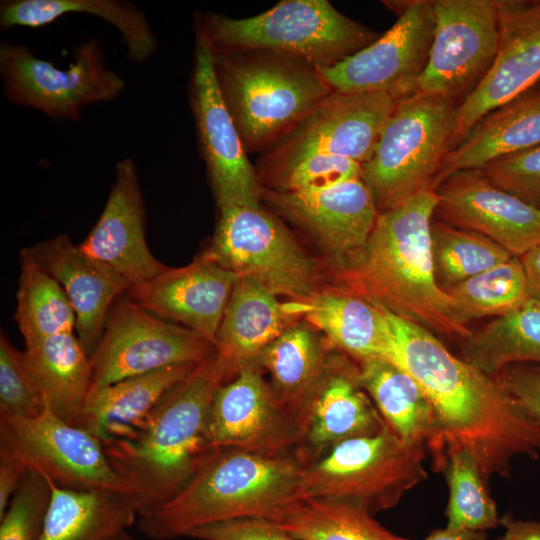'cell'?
<instances>
[{"label": "cell", "instance_id": "cell-1", "mask_svg": "<svg viewBox=\"0 0 540 540\" xmlns=\"http://www.w3.org/2000/svg\"><path fill=\"white\" fill-rule=\"evenodd\" d=\"M387 314L394 332L391 361L419 383L437 414L439 432L429 446L436 469L464 450L487 482L508 476L515 457L539 455L540 424L497 376L453 355L428 329Z\"/></svg>", "mask_w": 540, "mask_h": 540}, {"label": "cell", "instance_id": "cell-2", "mask_svg": "<svg viewBox=\"0 0 540 540\" xmlns=\"http://www.w3.org/2000/svg\"><path fill=\"white\" fill-rule=\"evenodd\" d=\"M435 190L422 191L379 213L364 247L332 265L335 287L418 324L464 341L471 330L435 277L431 223Z\"/></svg>", "mask_w": 540, "mask_h": 540}, {"label": "cell", "instance_id": "cell-3", "mask_svg": "<svg viewBox=\"0 0 540 540\" xmlns=\"http://www.w3.org/2000/svg\"><path fill=\"white\" fill-rule=\"evenodd\" d=\"M306 467L294 450L213 449L175 496L139 515L138 529L152 540H171L233 518L269 519L302 498Z\"/></svg>", "mask_w": 540, "mask_h": 540}, {"label": "cell", "instance_id": "cell-4", "mask_svg": "<svg viewBox=\"0 0 540 540\" xmlns=\"http://www.w3.org/2000/svg\"><path fill=\"white\" fill-rule=\"evenodd\" d=\"M223 382L215 354L168 390L132 435L103 444L113 467L144 498L146 510L175 496L213 450L209 413Z\"/></svg>", "mask_w": 540, "mask_h": 540}, {"label": "cell", "instance_id": "cell-5", "mask_svg": "<svg viewBox=\"0 0 540 540\" xmlns=\"http://www.w3.org/2000/svg\"><path fill=\"white\" fill-rule=\"evenodd\" d=\"M244 51L213 48L224 101L245 150L254 151L281 139L332 90L316 68L298 59Z\"/></svg>", "mask_w": 540, "mask_h": 540}, {"label": "cell", "instance_id": "cell-6", "mask_svg": "<svg viewBox=\"0 0 540 540\" xmlns=\"http://www.w3.org/2000/svg\"><path fill=\"white\" fill-rule=\"evenodd\" d=\"M197 29L213 48L274 52L316 69L332 66L376 39L326 0H286L242 19L208 13L197 21Z\"/></svg>", "mask_w": 540, "mask_h": 540}, {"label": "cell", "instance_id": "cell-7", "mask_svg": "<svg viewBox=\"0 0 540 540\" xmlns=\"http://www.w3.org/2000/svg\"><path fill=\"white\" fill-rule=\"evenodd\" d=\"M459 103L415 92L397 100L361 180L382 213L410 197L433 190L448 152Z\"/></svg>", "mask_w": 540, "mask_h": 540}, {"label": "cell", "instance_id": "cell-8", "mask_svg": "<svg viewBox=\"0 0 540 540\" xmlns=\"http://www.w3.org/2000/svg\"><path fill=\"white\" fill-rule=\"evenodd\" d=\"M424 455L423 446L404 442L386 424L332 446L308 464L302 497L348 502L374 516L426 479Z\"/></svg>", "mask_w": 540, "mask_h": 540}, {"label": "cell", "instance_id": "cell-9", "mask_svg": "<svg viewBox=\"0 0 540 540\" xmlns=\"http://www.w3.org/2000/svg\"><path fill=\"white\" fill-rule=\"evenodd\" d=\"M0 77L9 102L72 122L84 107L112 101L126 88L125 80L107 67L94 37L75 48L66 69L37 57L23 44L2 41Z\"/></svg>", "mask_w": 540, "mask_h": 540}, {"label": "cell", "instance_id": "cell-10", "mask_svg": "<svg viewBox=\"0 0 540 540\" xmlns=\"http://www.w3.org/2000/svg\"><path fill=\"white\" fill-rule=\"evenodd\" d=\"M201 256L292 301L320 289L315 263L283 223L260 206L219 208L213 237Z\"/></svg>", "mask_w": 540, "mask_h": 540}, {"label": "cell", "instance_id": "cell-11", "mask_svg": "<svg viewBox=\"0 0 540 540\" xmlns=\"http://www.w3.org/2000/svg\"><path fill=\"white\" fill-rule=\"evenodd\" d=\"M0 450L60 488L141 495L110 463L99 439L55 415L47 404L34 418L0 416Z\"/></svg>", "mask_w": 540, "mask_h": 540}, {"label": "cell", "instance_id": "cell-12", "mask_svg": "<svg viewBox=\"0 0 540 540\" xmlns=\"http://www.w3.org/2000/svg\"><path fill=\"white\" fill-rule=\"evenodd\" d=\"M215 354L204 337L150 313L124 293L112 304L90 356V389L168 366L199 364Z\"/></svg>", "mask_w": 540, "mask_h": 540}, {"label": "cell", "instance_id": "cell-13", "mask_svg": "<svg viewBox=\"0 0 540 540\" xmlns=\"http://www.w3.org/2000/svg\"><path fill=\"white\" fill-rule=\"evenodd\" d=\"M435 27L416 92L460 103L483 80L499 47L496 0H433Z\"/></svg>", "mask_w": 540, "mask_h": 540}, {"label": "cell", "instance_id": "cell-14", "mask_svg": "<svg viewBox=\"0 0 540 540\" xmlns=\"http://www.w3.org/2000/svg\"><path fill=\"white\" fill-rule=\"evenodd\" d=\"M394 25L371 44L317 71L334 92H386L396 100L416 92L430 53L433 0L405 1Z\"/></svg>", "mask_w": 540, "mask_h": 540}, {"label": "cell", "instance_id": "cell-15", "mask_svg": "<svg viewBox=\"0 0 540 540\" xmlns=\"http://www.w3.org/2000/svg\"><path fill=\"white\" fill-rule=\"evenodd\" d=\"M190 101L202 155L219 208L258 207L261 189L215 72L213 48L196 29Z\"/></svg>", "mask_w": 540, "mask_h": 540}, {"label": "cell", "instance_id": "cell-16", "mask_svg": "<svg viewBox=\"0 0 540 540\" xmlns=\"http://www.w3.org/2000/svg\"><path fill=\"white\" fill-rule=\"evenodd\" d=\"M397 100L386 92L332 91L281 139L266 163L276 171L316 153L361 165L373 155Z\"/></svg>", "mask_w": 540, "mask_h": 540}, {"label": "cell", "instance_id": "cell-17", "mask_svg": "<svg viewBox=\"0 0 540 540\" xmlns=\"http://www.w3.org/2000/svg\"><path fill=\"white\" fill-rule=\"evenodd\" d=\"M499 47L478 86L458 105L449 149L486 114L531 90L540 81V0H496Z\"/></svg>", "mask_w": 540, "mask_h": 540}, {"label": "cell", "instance_id": "cell-18", "mask_svg": "<svg viewBox=\"0 0 540 540\" xmlns=\"http://www.w3.org/2000/svg\"><path fill=\"white\" fill-rule=\"evenodd\" d=\"M258 364L242 368L216 389L208 420L211 449L238 448L261 453L293 451L298 424L277 400Z\"/></svg>", "mask_w": 540, "mask_h": 540}, {"label": "cell", "instance_id": "cell-19", "mask_svg": "<svg viewBox=\"0 0 540 540\" xmlns=\"http://www.w3.org/2000/svg\"><path fill=\"white\" fill-rule=\"evenodd\" d=\"M294 451L308 465L332 446L380 431L386 422L359 380V367L333 348L298 418Z\"/></svg>", "mask_w": 540, "mask_h": 540}, {"label": "cell", "instance_id": "cell-20", "mask_svg": "<svg viewBox=\"0 0 540 540\" xmlns=\"http://www.w3.org/2000/svg\"><path fill=\"white\" fill-rule=\"evenodd\" d=\"M445 223L479 233L519 257L540 244V209L499 188L481 169L461 170L435 189Z\"/></svg>", "mask_w": 540, "mask_h": 540}, {"label": "cell", "instance_id": "cell-21", "mask_svg": "<svg viewBox=\"0 0 540 540\" xmlns=\"http://www.w3.org/2000/svg\"><path fill=\"white\" fill-rule=\"evenodd\" d=\"M237 280L234 272L200 255L189 265L168 267L153 279L130 286L125 295L141 308L179 322L215 345Z\"/></svg>", "mask_w": 540, "mask_h": 540}, {"label": "cell", "instance_id": "cell-22", "mask_svg": "<svg viewBox=\"0 0 540 540\" xmlns=\"http://www.w3.org/2000/svg\"><path fill=\"white\" fill-rule=\"evenodd\" d=\"M79 247L130 286L147 282L168 268L153 256L146 242L144 203L132 159L116 163L105 207Z\"/></svg>", "mask_w": 540, "mask_h": 540}, {"label": "cell", "instance_id": "cell-23", "mask_svg": "<svg viewBox=\"0 0 540 540\" xmlns=\"http://www.w3.org/2000/svg\"><path fill=\"white\" fill-rule=\"evenodd\" d=\"M267 198L330 254L332 265L364 247L379 215L361 179L318 192L271 191Z\"/></svg>", "mask_w": 540, "mask_h": 540}, {"label": "cell", "instance_id": "cell-24", "mask_svg": "<svg viewBox=\"0 0 540 540\" xmlns=\"http://www.w3.org/2000/svg\"><path fill=\"white\" fill-rule=\"evenodd\" d=\"M63 288L75 313V333L89 357L96 349L114 301L130 287L106 264L85 253L68 235L25 247Z\"/></svg>", "mask_w": 540, "mask_h": 540}, {"label": "cell", "instance_id": "cell-25", "mask_svg": "<svg viewBox=\"0 0 540 540\" xmlns=\"http://www.w3.org/2000/svg\"><path fill=\"white\" fill-rule=\"evenodd\" d=\"M293 318L303 320L323 332L335 349L354 360L392 359L394 332L387 312L335 286L320 288L301 301L284 304Z\"/></svg>", "mask_w": 540, "mask_h": 540}, {"label": "cell", "instance_id": "cell-26", "mask_svg": "<svg viewBox=\"0 0 540 540\" xmlns=\"http://www.w3.org/2000/svg\"><path fill=\"white\" fill-rule=\"evenodd\" d=\"M277 295L251 277H238L215 342L224 382L257 364L265 348L293 322Z\"/></svg>", "mask_w": 540, "mask_h": 540}, {"label": "cell", "instance_id": "cell-27", "mask_svg": "<svg viewBox=\"0 0 540 540\" xmlns=\"http://www.w3.org/2000/svg\"><path fill=\"white\" fill-rule=\"evenodd\" d=\"M540 144V90L532 88L482 117L445 155L432 189L461 170L481 169Z\"/></svg>", "mask_w": 540, "mask_h": 540}, {"label": "cell", "instance_id": "cell-28", "mask_svg": "<svg viewBox=\"0 0 540 540\" xmlns=\"http://www.w3.org/2000/svg\"><path fill=\"white\" fill-rule=\"evenodd\" d=\"M198 364L168 366L90 389L73 424L88 431L102 444L127 438L173 386Z\"/></svg>", "mask_w": 540, "mask_h": 540}, {"label": "cell", "instance_id": "cell-29", "mask_svg": "<svg viewBox=\"0 0 540 540\" xmlns=\"http://www.w3.org/2000/svg\"><path fill=\"white\" fill-rule=\"evenodd\" d=\"M51 486L52 498L39 540H125L128 529L147 508L136 493L75 491L52 482Z\"/></svg>", "mask_w": 540, "mask_h": 540}, {"label": "cell", "instance_id": "cell-30", "mask_svg": "<svg viewBox=\"0 0 540 540\" xmlns=\"http://www.w3.org/2000/svg\"><path fill=\"white\" fill-rule=\"evenodd\" d=\"M362 388L389 428L404 442L430 446L439 432L436 411L419 383L396 363L372 358L358 362Z\"/></svg>", "mask_w": 540, "mask_h": 540}, {"label": "cell", "instance_id": "cell-31", "mask_svg": "<svg viewBox=\"0 0 540 540\" xmlns=\"http://www.w3.org/2000/svg\"><path fill=\"white\" fill-rule=\"evenodd\" d=\"M68 13L100 17L120 32L128 58L137 63L157 51L158 42L145 14L123 0H5L0 5V27L38 28Z\"/></svg>", "mask_w": 540, "mask_h": 540}, {"label": "cell", "instance_id": "cell-32", "mask_svg": "<svg viewBox=\"0 0 540 540\" xmlns=\"http://www.w3.org/2000/svg\"><path fill=\"white\" fill-rule=\"evenodd\" d=\"M333 348L305 321L292 322L259 356L274 395L296 421Z\"/></svg>", "mask_w": 540, "mask_h": 540}, {"label": "cell", "instance_id": "cell-33", "mask_svg": "<svg viewBox=\"0 0 540 540\" xmlns=\"http://www.w3.org/2000/svg\"><path fill=\"white\" fill-rule=\"evenodd\" d=\"M49 409L68 423L77 419L91 386L90 357L75 332L45 338L23 351Z\"/></svg>", "mask_w": 540, "mask_h": 540}, {"label": "cell", "instance_id": "cell-34", "mask_svg": "<svg viewBox=\"0 0 540 540\" xmlns=\"http://www.w3.org/2000/svg\"><path fill=\"white\" fill-rule=\"evenodd\" d=\"M462 359L491 376L509 365L540 363V297L531 294L514 311L472 331Z\"/></svg>", "mask_w": 540, "mask_h": 540}, {"label": "cell", "instance_id": "cell-35", "mask_svg": "<svg viewBox=\"0 0 540 540\" xmlns=\"http://www.w3.org/2000/svg\"><path fill=\"white\" fill-rule=\"evenodd\" d=\"M269 520L301 540H411L392 533L361 507L327 498H299Z\"/></svg>", "mask_w": 540, "mask_h": 540}, {"label": "cell", "instance_id": "cell-36", "mask_svg": "<svg viewBox=\"0 0 540 540\" xmlns=\"http://www.w3.org/2000/svg\"><path fill=\"white\" fill-rule=\"evenodd\" d=\"M16 292L15 320L25 346L45 338L75 332L74 310L60 284L23 248Z\"/></svg>", "mask_w": 540, "mask_h": 540}, {"label": "cell", "instance_id": "cell-37", "mask_svg": "<svg viewBox=\"0 0 540 540\" xmlns=\"http://www.w3.org/2000/svg\"><path fill=\"white\" fill-rule=\"evenodd\" d=\"M444 290L465 325L473 319L508 314L531 295L523 266L515 256Z\"/></svg>", "mask_w": 540, "mask_h": 540}, {"label": "cell", "instance_id": "cell-38", "mask_svg": "<svg viewBox=\"0 0 540 540\" xmlns=\"http://www.w3.org/2000/svg\"><path fill=\"white\" fill-rule=\"evenodd\" d=\"M431 248L435 277L443 290L513 257L479 233L434 219L431 223Z\"/></svg>", "mask_w": 540, "mask_h": 540}, {"label": "cell", "instance_id": "cell-39", "mask_svg": "<svg viewBox=\"0 0 540 540\" xmlns=\"http://www.w3.org/2000/svg\"><path fill=\"white\" fill-rule=\"evenodd\" d=\"M449 486L446 527L486 532L500 524L495 501L475 459L466 451L451 454L443 467Z\"/></svg>", "mask_w": 540, "mask_h": 540}, {"label": "cell", "instance_id": "cell-40", "mask_svg": "<svg viewBox=\"0 0 540 540\" xmlns=\"http://www.w3.org/2000/svg\"><path fill=\"white\" fill-rule=\"evenodd\" d=\"M51 498L50 480L28 468L0 517V540H39Z\"/></svg>", "mask_w": 540, "mask_h": 540}, {"label": "cell", "instance_id": "cell-41", "mask_svg": "<svg viewBox=\"0 0 540 540\" xmlns=\"http://www.w3.org/2000/svg\"><path fill=\"white\" fill-rule=\"evenodd\" d=\"M46 408L45 398L31 375L24 353L0 334V416L29 419Z\"/></svg>", "mask_w": 540, "mask_h": 540}, {"label": "cell", "instance_id": "cell-42", "mask_svg": "<svg viewBox=\"0 0 540 540\" xmlns=\"http://www.w3.org/2000/svg\"><path fill=\"white\" fill-rule=\"evenodd\" d=\"M362 165L347 157L316 153L278 170L277 190L318 192L361 179Z\"/></svg>", "mask_w": 540, "mask_h": 540}, {"label": "cell", "instance_id": "cell-43", "mask_svg": "<svg viewBox=\"0 0 540 540\" xmlns=\"http://www.w3.org/2000/svg\"><path fill=\"white\" fill-rule=\"evenodd\" d=\"M481 170L499 188L540 209V144L497 159Z\"/></svg>", "mask_w": 540, "mask_h": 540}, {"label": "cell", "instance_id": "cell-44", "mask_svg": "<svg viewBox=\"0 0 540 540\" xmlns=\"http://www.w3.org/2000/svg\"><path fill=\"white\" fill-rule=\"evenodd\" d=\"M187 537L197 540H301L262 517H240L211 523L193 529Z\"/></svg>", "mask_w": 540, "mask_h": 540}, {"label": "cell", "instance_id": "cell-45", "mask_svg": "<svg viewBox=\"0 0 540 540\" xmlns=\"http://www.w3.org/2000/svg\"><path fill=\"white\" fill-rule=\"evenodd\" d=\"M496 376L520 406L540 424V367L513 364Z\"/></svg>", "mask_w": 540, "mask_h": 540}, {"label": "cell", "instance_id": "cell-46", "mask_svg": "<svg viewBox=\"0 0 540 540\" xmlns=\"http://www.w3.org/2000/svg\"><path fill=\"white\" fill-rule=\"evenodd\" d=\"M27 469L16 457L0 450V517L5 513Z\"/></svg>", "mask_w": 540, "mask_h": 540}, {"label": "cell", "instance_id": "cell-47", "mask_svg": "<svg viewBox=\"0 0 540 540\" xmlns=\"http://www.w3.org/2000/svg\"><path fill=\"white\" fill-rule=\"evenodd\" d=\"M503 532L498 540H540V522L521 520L507 514L500 518Z\"/></svg>", "mask_w": 540, "mask_h": 540}, {"label": "cell", "instance_id": "cell-48", "mask_svg": "<svg viewBox=\"0 0 540 540\" xmlns=\"http://www.w3.org/2000/svg\"><path fill=\"white\" fill-rule=\"evenodd\" d=\"M518 258L523 266L530 293L540 297V244Z\"/></svg>", "mask_w": 540, "mask_h": 540}, {"label": "cell", "instance_id": "cell-49", "mask_svg": "<svg viewBox=\"0 0 540 540\" xmlns=\"http://www.w3.org/2000/svg\"><path fill=\"white\" fill-rule=\"evenodd\" d=\"M486 538V532H473L445 527L432 531L424 540H486Z\"/></svg>", "mask_w": 540, "mask_h": 540}, {"label": "cell", "instance_id": "cell-50", "mask_svg": "<svg viewBox=\"0 0 540 540\" xmlns=\"http://www.w3.org/2000/svg\"><path fill=\"white\" fill-rule=\"evenodd\" d=\"M533 88L540 90V81Z\"/></svg>", "mask_w": 540, "mask_h": 540}, {"label": "cell", "instance_id": "cell-51", "mask_svg": "<svg viewBox=\"0 0 540 540\" xmlns=\"http://www.w3.org/2000/svg\"><path fill=\"white\" fill-rule=\"evenodd\" d=\"M125 540H135L130 534L126 537Z\"/></svg>", "mask_w": 540, "mask_h": 540}]
</instances>
